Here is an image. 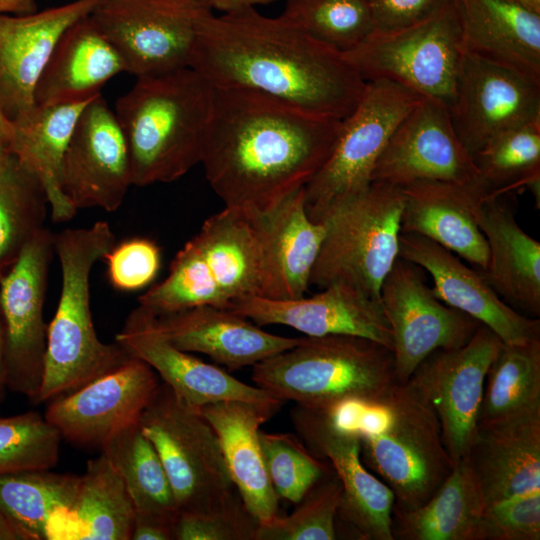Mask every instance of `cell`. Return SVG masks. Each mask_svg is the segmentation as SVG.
I'll return each instance as SVG.
<instances>
[{"mask_svg": "<svg viewBox=\"0 0 540 540\" xmlns=\"http://www.w3.org/2000/svg\"><path fill=\"white\" fill-rule=\"evenodd\" d=\"M7 390L5 382V361H4V328L0 314V403L3 401L5 391Z\"/></svg>", "mask_w": 540, "mask_h": 540, "instance_id": "db71d44e", "label": "cell"}, {"mask_svg": "<svg viewBox=\"0 0 540 540\" xmlns=\"http://www.w3.org/2000/svg\"><path fill=\"white\" fill-rule=\"evenodd\" d=\"M139 425L162 461L180 511L208 510L237 492L215 430L164 382Z\"/></svg>", "mask_w": 540, "mask_h": 540, "instance_id": "30bf717a", "label": "cell"}, {"mask_svg": "<svg viewBox=\"0 0 540 540\" xmlns=\"http://www.w3.org/2000/svg\"><path fill=\"white\" fill-rule=\"evenodd\" d=\"M212 94L211 83L187 67L137 78L116 100L133 185L172 182L200 163Z\"/></svg>", "mask_w": 540, "mask_h": 540, "instance_id": "3957f363", "label": "cell"}, {"mask_svg": "<svg viewBox=\"0 0 540 540\" xmlns=\"http://www.w3.org/2000/svg\"><path fill=\"white\" fill-rule=\"evenodd\" d=\"M115 245L106 221L54 234L61 267V292L47 328L41 385L33 403L70 393L124 363L131 355L116 341L102 342L90 309V275Z\"/></svg>", "mask_w": 540, "mask_h": 540, "instance_id": "277c9868", "label": "cell"}, {"mask_svg": "<svg viewBox=\"0 0 540 540\" xmlns=\"http://www.w3.org/2000/svg\"><path fill=\"white\" fill-rule=\"evenodd\" d=\"M258 526L236 492L211 509L180 511L174 523V540H254Z\"/></svg>", "mask_w": 540, "mask_h": 540, "instance_id": "f6af8a7d", "label": "cell"}, {"mask_svg": "<svg viewBox=\"0 0 540 540\" xmlns=\"http://www.w3.org/2000/svg\"><path fill=\"white\" fill-rule=\"evenodd\" d=\"M261 250L256 227L238 210L210 216L176 254L167 277L138 298L155 315L259 295Z\"/></svg>", "mask_w": 540, "mask_h": 540, "instance_id": "8992f818", "label": "cell"}, {"mask_svg": "<svg viewBox=\"0 0 540 540\" xmlns=\"http://www.w3.org/2000/svg\"><path fill=\"white\" fill-rule=\"evenodd\" d=\"M341 126L258 91L213 86L200 163L225 206L255 220L306 186Z\"/></svg>", "mask_w": 540, "mask_h": 540, "instance_id": "6da1fadb", "label": "cell"}, {"mask_svg": "<svg viewBox=\"0 0 540 540\" xmlns=\"http://www.w3.org/2000/svg\"><path fill=\"white\" fill-rule=\"evenodd\" d=\"M463 50L540 81V13L512 0H452Z\"/></svg>", "mask_w": 540, "mask_h": 540, "instance_id": "4dcf8cb0", "label": "cell"}, {"mask_svg": "<svg viewBox=\"0 0 540 540\" xmlns=\"http://www.w3.org/2000/svg\"><path fill=\"white\" fill-rule=\"evenodd\" d=\"M98 1L75 0L22 15L0 13V107L10 121L35 104L37 81L61 34Z\"/></svg>", "mask_w": 540, "mask_h": 540, "instance_id": "cb8c5ba5", "label": "cell"}, {"mask_svg": "<svg viewBox=\"0 0 540 540\" xmlns=\"http://www.w3.org/2000/svg\"><path fill=\"white\" fill-rule=\"evenodd\" d=\"M291 419L301 441L331 464L342 483L337 519L357 539L393 540L394 495L363 463L360 436L335 426L323 411L296 405Z\"/></svg>", "mask_w": 540, "mask_h": 540, "instance_id": "ac0fdd59", "label": "cell"}, {"mask_svg": "<svg viewBox=\"0 0 540 540\" xmlns=\"http://www.w3.org/2000/svg\"><path fill=\"white\" fill-rule=\"evenodd\" d=\"M36 11V0H0V13L22 15Z\"/></svg>", "mask_w": 540, "mask_h": 540, "instance_id": "816d5d0a", "label": "cell"}, {"mask_svg": "<svg viewBox=\"0 0 540 540\" xmlns=\"http://www.w3.org/2000/svg\"><path fill=\"white\" fill-rule=\"evenodd\" d=\"M9 154L10 151L7 143L0 139V171L3 168Z\"/></svg>", "mask_w": 540, "mask_h": 540, "instance_id": "6f0895ef", "label": "cell"}, {"mask_svg": "<svg viewBox=\"0 0 540 540\" xmlns=\"http://www.w3.org/2000/svg\"><path fill=\"white\" fill-rule=\"evenodd\" d=\"M281 16L341 52L375 32L368 0H287Z\"/></svg>", "mask_w": 540, "mask_h": 540, "instance_id": "60d3db41", "label": "cell"}, {"mask_svg": "<svg viewBox=\"0 0 540 540\" xmlns=\"http://www.w3.org/2000/svg\"><path fill=\"white\" fill-rule=\"evenodd\" d=\"M342 483L332 469L296 504L288 516L259 524L254 540H334Z\"/></svg>", "mask_w": 540, "mask_h": 540, "instance_id": "b9f144b4", "label": "cell"}, {"mask_svg": "<svg viewBox=\"0 0 540 540\" xmlns=\"http://www.w3.org/2000/svg\"><path fill=\"white\" fill-rule=\"evenodd\" d=\"M213 8L222 13L240 10L244 8H256L260 5H269L277 0H210Z\"/></svg>", "mask_w": 540, "mask_h": 540, "instance_id": "f907efd6", "label": "cell"}, {"mask_svg": "<svg viewBox=\"0 0 540 540\" xmlns=\"http://www.w3.org/2000/svg\"><path fill=\"white\" fill-rule=\"evenodd\" d=\"M155 316L159 329L175 347L206 354L230 371L253 366L302 339L271 334L241 315L210 305Z\"/></svg>", "mask_w": 540, "mask_h": 540, "instance_id": "4316f807", "label": "cell"}, {"mask_svg": "<svg viewBox=\"0 0 540 540\" xmlns=\"http://www.w3.org/2000/svg\"><path fill=\"white\" fill-rule=\"evenodd\" d=\"M261 250V297L289 300L304 296L326 233L305 210L304 188L269 214L252 220Z\"/></svg>", "mask_w": 540, "mask_h": 540, "instance_id": "484cf974", "label": "cell"}, {"mask_svg": "<svg viewBox=\"0 0 540 540\" xmlns=\"http://www.w3.org/2000/svg\"><path fill=\"white\" fill-rule=\"evenodd\" d=\"M90 100L35 103L11 121L9 151L43 186L55 223L69 221L77 212L63 191L62 167L76 121Z\"/></svg>", "mask_w": 540, "mask_h": 540, "instance_id": "1f68e13d", "label": "cell"}, {"mask_svg": "<svg viewBox=\"0 0 540 540\" xmlns=\"http://www.w3.org/2000/svg\"><path fill=\"white\" fill-rule=\"evenodd\" d=\"M479 178L494 196L527 187L540 197V120L510 128L490 139L474 156Z\"/></svg>", "mask_w": 540, "mask_h": 540, "instance_id": "ab89813d", "label": "cell"}, {"mask_svg": "<svg viewBox=\"0 0 540 540\" xmlns=\"http://www.w3.org/2000/svg\"><path fill=\"white\" fill-rule=\"evenodd\" d=\"M488 246L481 271L498 295L534 315H540V243L517 224L500 196H486L473 211Z\"/></svg>", "mask_w": 540, "mask_h": 540, "instance_id": "f546056e", "label": "cell"}, {"mask_svg": "<svg viewBox=\"0 0 540 540\" xmlns=\"http://www.w3.org/2000/svg\"><path fill=\"white\" fill-rule=\"evenodd\" d=\"M386 402L389 422L381 432L360 437L361 458L393 492V510L409 511L434 494L454 464L434 411L408 382H396Z\"/></svg>", "mask_w": 540, "mask_h": 540, "instance_id": "ba28073f", "label": "cell"}, {"mask_svg": "<svg viewBox=\"0 0 540 540\" xmlns=\"http://www.w3.org/2000/svg\"><path fill=\"white\" fill-rule=\"evenodd\" d=\"M540 415V339L503 343L484 384L478 428Z\"/></svg>", "mask_w": 540, "mask_h": 540, "instance_id": "d590c367", "label": "cell"}, {"mask_svg": "<svg viewBox=\"0 0 540 540\" xmlns=\"http://www.w3.org/2000/svg\"><path fill=\"white\" fill-rule=\"evenodd\" d=\"M540 489L487 503L475 540H539Z\"/></svg>", "mask_w": 540, "mask_h": 540, "instance_id": "bcb514c9", "label": "cell"}, {"mask_svg": "<svg viewBox=\"0 0 540 540\" xmlns=\"http://www.w3.org/2000/svg\"><path fill=\"white\" fill-rule=\"evenodd\" d=\"M422 99L386 79L366 82L358 104L342 120L331 154L304 187L311 221L322 223L334 208L371 185L375 164L390 137Z\"/></svg>", "mask_w": 540, "mask_h": 540, "instance_id": "9c48e42d", "label": "cell"}, {"mask_svg": "<svg viewBox=\"0 0 540 540\" xmlns=\"http://www.w3.org/2000/svg\"><path fill=\"white\" fill-rule=\"evenodd\" d=\"M502 344L481 324L464 346L432 352L407 381L434 411L453 464L468 456L478 429L486 375Z\"/></svg>", "mask_w": 540, "mask_h": 540, "instance_id": "5bb4252c", "label": "cell"}, {"mask_svg": "<svg viewBox=\"0 0 540 540\" xmlns=\"http://www.w3.org/2000/svg\"><path fill=\"white\" fill-rule=\"evenodd\" d=\"M54 254V234L44 227L0 278L6 387L32 402L43 375L48 328L44 304Z\"/></svg>", "mask_w": 540, "mask_h": 540, "instance_id": "4fadbf2b", "label": "cell"}, {"mask_svg": "<svg viewBox=\"0 0 540 540\" xmlns=\"http://www.w3.org/2000/svg\"><path fill=\"white\" fill-rule=\"evenodd\" d=\"M11 132H12V123L5 116V114L3 113L0 107V139L6 142L7 145L11 136Z\"/></svg>", "mask_w": 540, "mask_h": 540, "instance_id": "11a10c76", "label": "cell"}, {"mask_svg": "<svg viewBox=\"0 0 540 540\" xmlns=\"http://www.w3.org/2000/svg\"><path fill=\"white\" fill-rule=\"evenodd\" d=\"M115 341L131 356L148 364L178 397L194 408L224 401H280L262 388L246 384L175 347L159 329L156 316L141 306L128 315Z\"/></svg>", "mask_w": 540, "mask_h": 540, "instance_id": "7402d4cb", "label": "cell"}, {"mask_svg": "<svg viewBox=\"0 0 540 540\" xmlns=\"http://www.w3.org/2000/svg\"><path fill=\"white\" fill-rule=\"evenodd\" d=\"M103 259L112 286L122 291H135L155 279L161 254L155 242L137 237L115 244Z\"/></svg>", "mask_w": 540, "mask_h": 540, "instance_id": "7dc6e473", "label": "cell"}, {"mask_svg": "<svg viewBox=\"0 0 540 540\" xmlns=\"http://www.w3.org/2000/svg\"><path fill=\"white\" fill-rule=\"evenodd\" d=\"M159 385L157 373L131 356L84 386L52 399L44 416L63 439L101 449L124 429L139 424Z\"/></svg>", "mask_w": 540, "mask_h": 540, "instance_id": "e0dca14e", "label": "cell"}, {"mask_svg": "<svg viewBox=\"0 0 540 540\" xmlns=\"http://www.w3.org/2000/svg\"><path fill=\"white\" fill-rule=\"evenodd\" d=\"M80 476L26 470L0 476V511L25 540H47V526L57 512L70 508Z\"/></svg>", "mask_w": 540, "mask_h": 540, "instance_id": "74e56055", "label": "cell"}, {"mask_svg": "<svg viewBox=\"0 0 540 540\" xmlns=\"http://www.w3.org/2000/svg\"><path fill=\"white\" fill-rule=\"evenodd\" d=\"M487 502L468 456L422 505L392 510L393 540H475Z\"/></svg>", "mask_w": 540, "mask_h": 540, "instance_id": "836d02e7", "label": "cell"}, {"mask_svg": "<svg viewBox=\"0 0 540 540\" xmlns=\"http://www.w3.org/2000/svg\"><path fill=\"white\" fill-rule=\"evenodd\" d=\"M125 72L123 61L90 14L61 34L34 90L39 105L83 102Z\"/></svg>", "mask_w": 540, "mask_h": 540, "instance_id": "f1b7e54d", "label": "cell"}, {"mask_svg": "<svg viewBox=\"0 0 540 540\" xmlns=\"http://www.w3.org/2000/svg\"><path fill=\"white\" fill-rule=\"evenodd\" d=\"M128 144L114 111L100 94L81 111L62 167V188L78 210H117L132 186Z\"/></svg>", "mask_w": 540, "mask_h": 540, "instance_id": "d6986e66", "label": "cell"}, {"mask_svg": "<svg viewBox=\"0 0 540 540\" xmlns=\"http://www.w3.org/2000/svg\"><path fill=\"white\" fill-rule=\"evenodd\" d=\"M265 467L279 498L297 504L333 468L314 455L298 436L259 431Z\"/></svg>", "mask_w": 540, "mask_h": 540, "instance_id": "ee69618b", "label": "cell"}, {"mask_svg": "<svg viewBox=\"0 0 540 540\" xmlns=\"http://www.w3.org/2000/svg\"><path fill=\"white\" fill-rule=\"evenodd\" d=\"M210 0H99L90 17L136 78L190 67Z\"/></svg>", "mask_w": 540, "mask_h": 540, "instance_id": "7c38bea8", "label": "cell"}, {"mask_svg": "<svg viewBox=\"0 0 540 540\" xmlns=\"http://www.w3.org/2000/svg\"><path fill=\"white\" fill-rule=\"evenodd\" d=\"M479 179L443 103L423 98L400 122L379 156L372 182L404 187L418 181L467 184Z\"/></svg>", "mask_w": 540, "mask_h": 540, "instance_id": "ffe728a7", "label": "cell"}, {"mask_svg": "<svg viewBox=\"0 0 540 540\" xmlns=\"http://www.w3.org/2000/svg\"><path fill=\"white\" fill-rule=\"evenodd\" d=\"M537 13H540V0H512Z\"/></svg>", "mask_w": 540, "mask_h": 540, "instance_id": "9f6ffc18", "label": "cell"}, {"mask_svg": "<svg viewBox=\"0 0 540 540\" xmlns=\"http://www.w3.org/2000/svg\"><path fill=\"white\" fill-rule=\"evenodd\" d=\"M190 67L212 86L258 91L338 120L354 110L366 86L341 51L254 7L204 18Z\"/></svg>", "mask_w": 540, "mask_h": 540, "instance_id": "7a4b0ae2", "label": "cell"}, {"mask_svg": "<svg viewBox=\"0 0 540 540\" xmlns=\"http://www.w3.org/2000/svg\"><path fill=\"white\" fill-rule=\"evenodd\" d=\"M252 380L277 400L323 412L349 399L381 401L397 382L392 350L353 335L302 337L253 365Z\"/></svg>", "mask_w": 540, "mask_h": 540, "instance_id": "5b68a950", "label": "cell"}, {"mask_svg": "<svg viewBox=\"0 0 540 540\" xmlns=\"http://www.w3.org/2000/svg\"><path fill=\"white\" fill-rule=\"evenodd\" d=\"M100 451L120 475L137 514L176 520L180 509L171 483L139 424L112 437Z\"/></svg>", "mask_w": 540, "mask_h": 540, "instance_id": "8d00e7d4", "label": "cell"}, {"mask_svg": "<svg viewBox=\"0 0 540 540\" xmlns=\"http://www.w3.org/2000/svg\"><path fill=\"white\" fill-rule=\"evenodd\" d=\"M47 205L41 183L10 153L0 171V278L44 228Z\"/></svg>", "mask_w": 540, "mask_h": 540, "instance_id": "f35d334b", "label": "cell"}, {"mask_svg": "<svg viewBox=\"0 0 540 540\" xmlns=\"http://www.w3.org/2000/svg\"><path fill=\"white\" fill-rule=\"evenodd\" d=\"M62 439L58 429L38 412L0 417V476L52 469L59 460Z\"/></svg>", "mask_w": 540, "mask_h": 540, "instance_id": "7bdbcfd3", "label": "cell"}, {"mask_svg": "<svg viewBox=\"0 0 540 540\" xmlns=\"http://www.w3.org/2000/svg\"><path fill=\"white\" fill-rule=\"evenodd\" d=\"M282 404L224 401L199 408L218 436L237 492L259 524L279 515V497L265 467L259 431Z\"/></svg>", "mask_w": 540, "mask_h": 540, "instance_id": "83f0119b", "label": "cell"}, {"mask_svg": "<svg viewBox=\"0 0 540 540\" xmlns=\"http://www.w3.org/2000/svg\"><path fill=\"white\" fill-rule=\"evenodd\" d=\"M403 194L372 182L334 208L309 283L323 289L344 284L380 300L383 280L399 258Z\"/></svg>", "mask_w": 540, "mask_h": 540, "instance_id": "52a82bcc", "label": "cell"}, {"mask_svg": "<svg viewBox=\"0 0 540 540\" xmlns=\"http://www.w3.org/2000/svg\"><path fill=\"white\" fill-rule=\"evenodd\" d=\"M468 457L487 503L540 489V415L478 428Z\"/></svg>", "mask_w": 540, "mask_h": 540, "instance_id": "d6a6232c", "label": "cell"}, {"mask_svg": "<svg viewBox=\"0 0 540 540\" xmlns=\"http://www.w3.org/2000/svg\"><path fill=\"white\" fill-rule=\"evenodd\" d=\"M380 300L392 332L395 378L406 383L432 352L464 346L480 322L436 297L414 264L397 258Z\"/></svg>", "mask_w": 540, "mask_h": 540, "instance_id": "9a60e30c", "label": "cell"}, {"mask_svg": "<svg viewBox=\"0 0 540 540\" xmlns=\"http://www.w3.org/2000/svg\"><path fill=\"white\" fill-rule=\"evenodd\" d=\"M0 540H25L24 535L0 511Z\"/></svg>", "mask_w": 540, "mask_h": 540, "instance_id": "f5cc1de1", "label": "cell"}, {"mask_svg": "<svg viewBox=\"0 0 540 540\" xmlns=\"http://www.w3.org/2000/svg\"><path fill=\"white\" fill-rule=\"evenodd\" d=\"M449 114L455 133L473 158L494 136L540 120V81L464 51Z\"/></svg>", "mask_w": 540, "mask_h": 540, "instance_id": "2e32d148", "label": "cell"}, {"mask_svg": "<svg viewBox=\"0 0 540 540\" xmlns=\"http://www.w3.org/2000/svg\"><path fill=\"white\" fill-rule=\"evenodd\" d=\"M399 257L426 270L433 292L446 305L491 329L505 344L540 339V320L505 303L482 273L465 265L453 252L414 233L401 232Z\"/></svg>", "mask_w": 540, "mask_h": 540, "instance_id": "603a6c76", "label": "cell"}, {"mask_svg": "<svg viewBox=\"0 0 540 540\" xmlns=\"http://www.w3.org/2000/svg\"><path fill=\"white\" fill-rule=\"evenodd\" d=\"M401 190V232L424 236L480 271L486 268L488 246L473 211L479 200L492 194L480 178L467 184L418 181Z\"/></svg>", "mask_w": 540, "mask_h": 540, "instance_id": "d4e9b609", "label": "cell"}, {"mask_svg": "<svg viewBox=\"0 0 540 540\" xmlns=\"http://www.w3.org/2000/svg\"><path fill=\"white\" fill-rule=\"evenodd\" d=\"M464 50L457 14L450 0L425 20L392 33H373L342 52L367 82L386 79L448 110Z\"/></svg>", "mask_w": 540, "mask_h": 540, "instance_id": "8fae6325", "label": "cell"}, {"mask_svg": "<svg viewBox=\"0 0 540 540\" xmlns=\"http://www.w3.org/2000/svg\"><path fill=\"white\" fill-rule=\"evenodd\" d=\"M136 510L127 489L108 458L87 462L69 509L55 513L50 525L68 526L60 539L131 540Z\"/></svg>", "mask_w": 540, "mask_h": 540, "instance_id": "e575fe53", "label": "cell"}, {"mask_svg": "<svg viewBox=\"0 0 540 540\" xmlns=\"http://www.w3.org/2000/svg\"><path fill=\"white\" fill-rule=\"evenodd\" d=\"M450 0H368L375 32L392 33L430 17Z\"/></svg>", "mask_w": 540, "mask_h": 540, "instance_id": "c3c4849f", "label": "cell"}, {"mask_svg": "<svg viewBox=\"0 0 540 540\" xmlns=\"http://www.w3.org/2000/svg\"><path fill=\"white\" fill-rule=\"evenodd\" d=\"M174 523L163 517L136 513L131 540H174Z\"/></svg>", "mask_w": 540, "mask_h": 540, "instance_id": "681fc988", "label": "cell"}, {"mask_svg": "<svg viewBox=\"0 0 540 540\" xmlns=\"http://www.w3.org/2000/svg\"><path fill=\"white\" fill-rule=\"evenodd\" d=\"M224 309L260 326L285 325L306 336H359L392 350V332L381 300L344 284H331L308 298L243 296Z\"/></svg>", "mask_w": 540, "mask_h": 540, "instance_id": "44dd1931", "label": "cell"}]
</instances>
